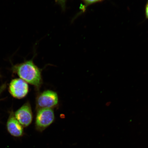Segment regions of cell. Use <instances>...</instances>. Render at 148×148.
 <instances>
[{"instance_id":"9","label":"cell","mask_w":148,"mask_h":148,"mask_svg":"<svg viewBox=\"0 0 148 148\" xmlns=\"http://www.w3.org/2000/svg\"><path fill=\"white\" fill-rule=\"evenodd\" d=\"M7 85L6 83H4L0 87V96L1 95L2 93L4 91L5 88H6Z\"/></svg>"},{"instance_id":"4","label":"cell","mask_w":148,"mask_h":148,"mask_svg":"<svg viewBox=\"0 0 148 148\" xmlns=\"http://www.w3.org/2000/svg\"><path fill=\"white\" fill-rule=\"evenodd\" d=\"M9 93L15 99H21L25 97L28 93L29 87L27 83L20 78L12 79L9 83Z\"/></svg>"},{"instance_id":"10","label":"cell","mask_w":148,"mask_h":148,"mask_svg":"<svg viewBox=\"0 0 148 148\" xmlns=\"http://www.w3.org/2000/svg\"><path fill=\"white\" fill-rule=\"evenodd\" d=\"M145 14L146 18L148 19V0L145 5Z\"/></svg>"},{"instance_id":"7","label":"cell","mask_w":148,"mask_h":148,"mask_svg":"<svg viewBox=\"0 0 148 148\" xmlns=\"http://www.w3.org/2000/svg\"><path fill=\"white\" fill-rule=\"evenodd\" d=\"M83 3L82 8V12H84L86 9L89 6L95 3L100 2L104 0H81Z\"/></svg>"},{"instance_id":"3","label":"cell","mask_w":148,"mask_h":148,"mask_svg":"<svg viewBox=\"0 0 148 148\" xmlns=\"http://www.w3.org/2000/svg\"><path fill=\"white\" fill-rule=\"evenodd\" d=\"M54 111L52 109L43 108L37 110L36 126L37 130L42 132L54 121Z\"/></svg>"},{"instance_id":"2","label":"cell","mask_w":148,"mask_h":148,"mask_svg":"<svg viewBox=\"0 0 148 148\" xmlns=\"http://www.w3.org/2000/svg\"><path fill=\"white\" fill-rule=\"evenodd\" d=\"M58 101V95L56 92L51 90H46L39 94L36 97V110L52 109L57 106Z\"/></svg>"},{"instance_id":"8","label":"cell","mask_w":148,"mask_h":148,"mask_svg":"<svg viewBox=\"0 0 148 148\" xmlns=\"http://www.w3.org/2000/svg\"><path fill=\"white\" fill-rule=\"evenodd\" d=\"M66 0H55L56 2L60 5L63 10L66 9Z\"/></svg>"},{"instance_id":"1","label":"cell","mask_w":148,"mask_h":148,"mask_svg":"<svg viewBox=\"0 0 148 148\" xmlns=\"http://www.w3.org/2000/svg\"><path fill=\"white\" fill-rule=\"evenodd\" d=\"M12 70L13 73L32 85L36 90L41 87L42 83V70L35 64L33 59L14 65L12 66Z\"/></svg>"},{"instance_id":"6","label":"cell","mask_w":148,"mask_h":148,"mask_svg":"<svg viewBox=\"0 0 148 148\" xmlns=\"http://www.w3.org/2000/svg\"><path fill=\"white\" fill-rule=\"evenodd\" d=\"M7 131L15 137H20L23 134V127L15 117L14 112L11 111L6 124Z\"/></svg>"},{"instance_id":"5","label":"cell","mask_w":148,"mask_h":148,"mask_svg":"<svg viewBox=\"0 0 148 148\" xmlns=\"http://www.w3.org/2000/svg\"><path fill=\"white\" fill-rule=\"evenodd\" d=\"M15 117L23 127H27L32 123L33 114L30 103L28 101L14 112Z\"/></svg>"},{"instance_id":"11","label":"cell","mask_w":148,"mask_h":148,"mask_svg":"<svg viewBox=\"0 0 148 148\" xmlns=\"http://www.w3.org/2000/svg\"><path fill=\"white\" fill-rule=\"evenodd\" d=\"M1 77V73H0V77Z\"/></svg>"}]
</instances>
